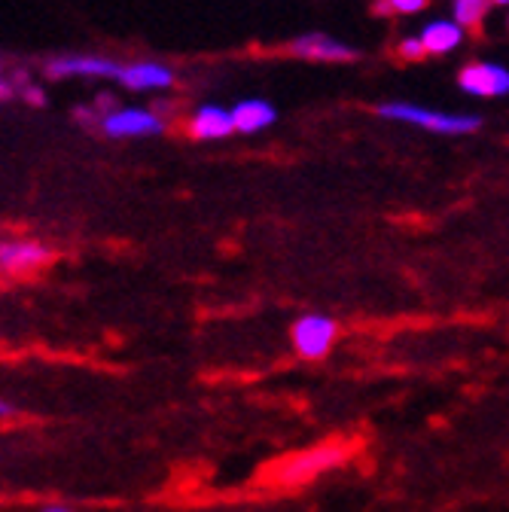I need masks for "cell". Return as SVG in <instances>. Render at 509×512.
I'll return each instance as SVG.
<instances>
[{
  "label": "cell",
  "mask_w": 509,
  "mask_h": 512,
  "mask_svg": "<svg viewBox=\"0 0 509 512\" xmlns=\"http://www.w3.org/2000/svg\"><path fill=\"white\" fill-rule=\"evenodd\" d=\"M336 336H339V324L330 314H321V311L302 314L290 330L293 351L302 360H324L330 354Z\"/></svg>",
  "instance_id": "1"
},
{
  "label": "cell",
  "mask_w": 509,
  "mask_h": 512,
  "mask_svg": "<svg viewBox=\"0 0 509 512\" xmlns=\"http://www.w3.org/2000/svg\"><path fill=\"white\" fill-rule=\"evenodd\" d=\"M378 113L388 116V119L424 125V128H430V132H442V135H464V132L479 128L476 116H445V113H430L421 107H409V104H385V107H378Z\"/></svg>",
  "instance_id": "2"
},
{
  "label": "cell",
  "mask_w": 509,
  "mask_h": 512,
  "mask_svg": "<svg viewBox=\"0 0 509 512\" xmlns=\"http://www.w3.org/2000/svg\"><path fill=\"white\" fill-rule=\"evenodd\" d=\"M342 458H345L342 448H333V445L314 448V452H305V455H296V458L284 461V467L278 470V479L284 485H305L314 476H321L324 470L342 464Z\"/></svg>",
  "instance_id": "3"
},
{
  "label": "cell",
  "mask_w": 509,
  "mask_h": 512,
  "mask_svg": "<svg viewBox=\"0 0 509 512\" xmlns=\"http://www.w3.org/2000/svg\"><path fill=\"white\" fill-rule=\"evenodd\" d=\"M52 260L49 247H43L40 241H28V238H16V241H0V272L10 275H22V272H34L43 263Z\"/></svg>",
  "instance_id": "4"
},
{
  "label": "cell",
  "mask_w": 509,
  "mask_h": 512,
  "mask_svg": "<svg viewBox=\"0 0 509 512\" xmlns=\"http://www.w3.org/2000/svg\"><path fill=\"white\" fill-rule=\"evenodd\" d=\"M46 71L52 77H122L125 68H119L110 58H92V55H71V58H52L46 61Z\"/></svg>",
  "instance_id": "5"
},
{
  "label": "cell",
  "mask_w": 509,
  "mask_h": 512,
  "mask_svg": "<svg viewBox=\"0 0 509 512\" xmlns=\"http://www.w3.org/2000/svg\"><path fill=\"white\" fill-rule=\"evenodd\" d=\"M101 125L110 138H141V135H159L162 132L159 116H153L147 110H116V113L104 116Z\"/></svg>",
  "instance_id": "6"
},
{
  "label": "cell",
  "mask_w": 509,
  "mask_h": 512,
  "mask_svg": "<svg viewBox=\"0 0 509 512\" xmlns=\"http://www.w3.org/2000/svg\"><path fill=\"white\" fill-rule=\"evenodd\" d=\"M461 89L470 95H503L509 92V71L497 68V64H470L461 71Z\"/></svg>",
  "instance_id": "7"
},
{
  "label": "cell",
  "mask_w": 509,
  "mask_h": 512,
  "mask_svg": "<svg viewBox=\"0 0 509 512\" xmlns=\"http://www.w3.org/2000/svg\"><path fill=\"white\" fill-rule=\"evenodd\" d=\"M287 52L305 55V58H317V61H348V58H354V49H348V46H342V43H336L330 37H321V34L293 40Z\"/></svg>",
  "instance_id": "8"
},
{
  "label": "cell",
  "mask_w": 509,
  "mask_h": 512,
  "mask_svg": "<svg viewBox=\"0 0 509 512\" xmlns=\"http://www.w3.org/2000/svg\"><path fill=\"white\" fill-rule=\"evenodd\" d=\"M235 128L232 113L220 110V107H202L193 122H189V135L199 138V141H211V138H226Z\"/></svg>",
  "instance_id": "9"
},
{
  "label": "cell",
  "mask_w": 509,
  "mask_h": 512,
  "mask_svg": "<svg viewBox=\"0 0 509 512\" xmlns=\"http://www.w3.org/2000/svg\"><path fill=\"white\" fill-rule=\"evenodd\" d=\"M119 80L129 89H165V86H171L174 77L168 68H162V64L141 61V64H132V68H125Z\"/></svg>",
  "instance_id": "10"
},
{
  "label": "cell",
  "mask_w": 509,
  "mask_h": 512,
  "mask_svg": "<svg viewBox=\"0 0 509 512\" xmlns=\"http://www.w3.org/2000/svg\"><path fill=\"white\" fill-rule=\"evenodd\" d=\"M232 119L238 132H260V128H266L275 119V110L266 101H244L235 107Z\"/></svg>",
  "instance_id": "11"
},
{
  "label": "cell",
  "mask_w": 509,
  "mask_h": 512,
  "mask_svg": "<svg viewBox=\"0 0 509 512\" xmlns=\"http://www.w3.org/2000/svg\"><path fill=\"white\" fill-rule=\"evenodd\" d=\"M461 37H464V31L458 25H452V22H436V25H427L424 28L421 43H424L427 52H439L442 55V52L455 49L461 43Z\"/></svg>",
  "instance_id": "12"
},
{
  "label": "cell",
  "mask_w": 509,
  "mask_h": 512,
  "mask_svg": "<svg viewBox=\"0 0 509 512\" xmlns=\"http://www.w3.org/2000/svg\"><path fill=\"white\" fill-rule=\"evenodd\" d=\"M455 16L464 28H470L476 37L482 34V19H485V0H458Z\"/></svg>",
  "instance_id": "13"
},
{
  "label": "cell",
  "mask_w": 509,
  "mask_h": 512,
  "mask_svg": "<svg viewBox=\"0 0 509 512\" xmlns=\"http://www.w3.org/2000/svg\"><path fill=\"white\" fill-rule=\"evenodd\" d=\"M430 4V0H378L375 13L378 16H394V13H418Z\"/></svg>",
  "instance_id": "14"
},
{
  "label": "cell",
  "mask_w": 509,
  "mask_h": 512,
  "mask_svg": "<svg viewBox=\"0 0 509 512\" xmlns=\"http://www.w3.org/2000/svg\"><path fill=\"white\" fill-rule=\"evenodd\" d=\"M397 55H400L403 61H421V58L427 55V49H424V43H421V37H418V40H403L400 49H397Z\"/></svg>",
  "instance_id": "15"
},
{
  "label": "cell",
  "mask_w": 509,
  "mask_h": 512,
  "mask_svg": "<svg viewBox=\"0 0 509 512\" xmlns=\"http://www.w3.org/2000/svg\"><path fill=\"white\" fill-rule=\"evenodd\" d=\"M19 409L10 403V400H0V418H10V415H16Z\"/></svg>",
  "instance_id": "16"
},
{
  "label": "cell",
  "mask_w": 509,
  "mask_h": 512,
  "mask_svg": "<svg viewBox=\"0 0 509 512\" xmlns=\"http://www.w3.org/2000/svg\"><path fill=\"white\" fill-rule=\"evenodd\" d=\"M25 95H28V101H31V104H43V92H40V89L28 86V89H25Z\"/></svg>",
  "instance_id": "17"
},
{
  "label": "cell",
  "mask_w": 509,
  "mask_h": 512,
  "mask_svg": "<svg viewBox=\"0 0 509 512\" xmlns=\"http://www.w3.org/2000/svg\"><path fill=\"white\" fill-rule=\"evenodd\" d=\"M7 98H13V86L0 80V101H7Z\"/></svg>",
  "instance_id": "18"
},
{
  "label": "cell",
  "mask_w": 509,
  "mask_h": 512,
  "mask_svg": "<svg viewBox=\"0 0 509 512\" xmlns=\"http://www.w3.org/2000/svg\"><path fill=\"white\" fill-rule=\"evenodd\" d=\"M43 512H71V509H65V506H46Z\"/></svg>",
  "instance_id": "19"
},
{
  "label": "cell",
  "mask_w": 509,
  "mask_h": 512,
  "mask_svg": "<svg viewBox=\"0 0 509 512\" xmlns=\"http://www.w3.org/2000/svg\"><path fill=\"white\" fill-rule=\"evenodd\" d=\"M494 4H509V0H494Z\"/></svg>",
  "instance_id": "20"
}]
</instances>
